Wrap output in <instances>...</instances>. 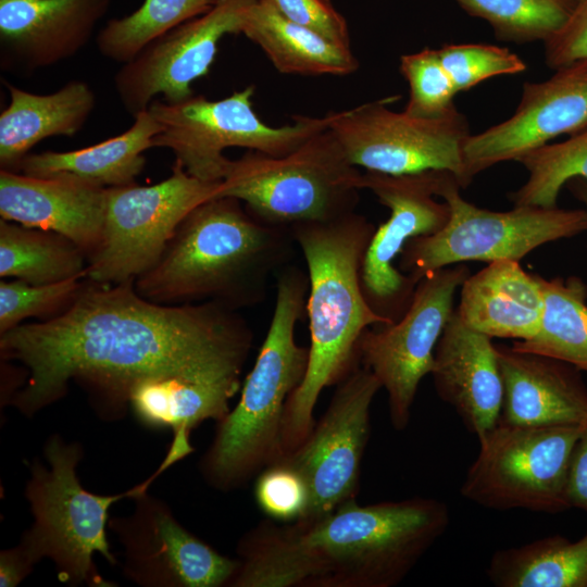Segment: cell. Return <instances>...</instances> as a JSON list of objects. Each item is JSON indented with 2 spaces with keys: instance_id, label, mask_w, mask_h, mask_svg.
Wrapping results in <instances>:
<instances>
[{
  "instance_id": "obj_39",
  "label": "cell",
  "mask_w": 587,
  "mask_h": 587,
  "mask_svg": "<svg viewBox=\"0 0 587 587\" xmlns=\"http://www.w3.org/2000/svg\"><path fill=\"white\" fill-rule=\"evenodd\" d=\"M544 47L545 63L554 71L587 60V0H576L564 24Z\"/></svg>"
},
{
  "instance_id": "obj_19",
  "label": "cell",
  "mask_w": 587,
  "mask_h": 587,
  "mask_svg": "<svg viewBox=\"0 0 587 587\" xmlns=\"http://www.w3.org/2000/svg\"><path fill=\"white\" fill-rule=\"evenodd\" d=\"M112 0H0L1 66L26 74L77 53Z\"/></svg>"
},
{
  "instance_id": "obj_22",
  "label": "cell",
  "mask_w": 587,
  "mask_h": 587,
  "mask_svg": "<svg viewBox=\"0 0 587 587\" xmlns=\"http://www.w3.org/2000/svg\"><path fill=\"white\" fill-rule=\"evenodd\" d=\"M503 379L499 422L525 426L587 425V386L575 366L497 346Z\"/></svg>"
},
{
  "instance_id": "obj_31",
  "label": "cell",
  "mask_w": 587,
  "mask_h": 587,
  "mask_svg": "<svg viewBox=\"0 0 587 587\" xmlns=\"http://www.w3.org/2000/svg\"><path fill=\"white\" fill-rule=\"evenodd\" d=\"M517 162L528 176L509 196L513 205L557 208L560 191L570 180H587V126L562 142L528 152Z\"/></svg>"
},
{
  "instance_id": "obj_42",
  "label": "cell",
  "mask_w": 587,
  "mask_h": 587,
  "mask_svg": "<svg viewBox=\"0 0 587 587\" xmlns=\"http://www.w3.org/2000/svg\"><path fill=\"white\" fill-rule=\"evenodd\" d=\"M566 186L575 196V198H577L583 203V209L587 213V180L583 178H574L570 180Z\"/></svg>"
},
{
  "instance_id": "obj_21",
  "label": "cell",
  "mask_w": 587,
  "mask_h": 587,
  "mask_svg": "<svg viewBox=\"0 0 587 587\" xmlns=\"http://www.w3.org/2000/svg\"><path fill=\"white\" fill-rule=\"evenodd\" d=\"M107 189L67 176L34 177L0 171L1 218L59 233L89 258L98 248Z\"/></svg>"
},
{
  "instance_id": "obj_13",
  "label": "cell",
  "mask_w": 587,
  "mask_h": 587,
  "mask_svg": "<svg viewBox=\"0 0 587 587\" xmlns=\"http://www.w3.org/2000/svg\"><path fill=\"white\" fill-rule=\"evenodd\" d=\"M469 276L463 264L425 274L405 313L394 323L367 328L359 341L360 364L385 389L396 430L409 425L420 383L433 370L436 346L454 311L455 292Z\"/></svg>"
},
{
  "instance_id": "obj_40",
  "label": "cell",
  "mask_w": 587,
  "mask_h": 587,
  "mask_svg": "<svg viewBox=\"0 0 587 587\" xmlns=\"http://www.w3.org/2000/svg\"><path fill=\"white\" fill-rule=\"evenodd\" d=\"M567 497L571 508L587 513V425L584 426L572 452Z\"/></svg>"
},
{
  "instance_id": "obj_11",
  "label": "cell",
  "mask_w": 587,
  "mask_h": 587,
  "mask_svg": "<svg viewBox=\"0 0 587 587\" xmlns=\"http://www.w3.org/2000/svg\"><path fill=\"white\" fill-rule=\"evenodd\" d=\"M221 182L196 178L175 163L155 185L108 188L101 240L88 258L86 277L118 284L149 272L187 214L217 197Z\"/></svg>"
},
{
  "instance_id": "obj_23",
  "label": "cell",
  "mask_w": 587,
  "mask_h": 587,
  "mask_svg": "<svg viewBox=\"0 0 587 587\" xmlns=\"http://www.w3.org/2000/svg\"><path fill=\"white\" fill-rule=\"evenodd\" d=\"M455 308L462 321L491 338L524 341L539 330L545 298L540 275L520 261L499 260L470 275Z\"/></svg>"
},
{
  "instance_id": "obj_25",
  "label": "cell",
  "mask_w": 587,
  "mask_h": 587,
  "mask_svg": "<svg viewBox=\"0 0 587 587\" xmlns=\"http://www.w3.org/2000/svg\"><path fill=\"white\" fill-rule=\"evenodd\" d=\"M160 130V124L147 109L115 137L78 150L28 153L18 170L28 176H67L104 188L130 185L143 170V153L153 148L152 140Z\"/></svg>"
},
{
  "instance_id": "obj_14",
  "label": "cell",
  "mask_w": 587,
  "mask_h": 587,
  "mask_svg": "<svg viewBox=\"0 0 587 587\" xmlns=\"http://www.w3.org/2000/svg\"><path fill=\"white\" fill-rule=\"evenodd\" d=\"M452 176L440 170L404 175L362 172L361 188L373 192L390 215L370 240L360 271L361 288L372 310L389 323L405 313L417 284L395 261L411 239L434 235L446 226L450 208L435 197Z\"/></svg>"
},
{
  "instance_id": "obj_4",
  "label": "cell",
  "mask_w": 587,
  "mask_h": 587,
  "mask_svg": "<svg viewBox=\"0 0 587 587\" xmlns=\"http://www.w3.org/2000/svg\"><path fill=\"white\" fill-rule=\"evenodd\" d=\"M309 276V363L301 385L289 397L283 425L284 455L312 430L322 391L360 365L359 341L375 325L390 324L366 302L360 280L362 261L375 226L352 212L327 222L289 227ZM283 455V457H284Z\"/></svg>"
},
{
  "instance_id": "obj_35",
  "label": "cell",
  "mask_w": 587,
  "mask_h": 587,
  "mask_svg": "<svg viewBox=\"0 0 587 587\" xmlns=\"http://www.w3.org/2000/svg\"><path fill=\"white\" fill-rule=\"evenodd\" d=\"M438 52L458 92L491 77L523 73L527 67L520 55L495 45L448 43Z\"/></svg>"
},
{
  "instance_id": "obj_20",
  "label": "cell",
  "mask_w": 587,
  "mask_h": 587,
  "mask_svg": "<svg viewBox=\"0 0 587 587\" xmlns=\"http://www.w3.org/2000/svg\"><path fill=\"white\" fill-rule=\"evenodd\" d=\"M430 375L440 399L477 439L498 424L503 379L497 346L467 326L455 309L436 346Z\"/></svg>"
},
{
  "instance_id": "obj_36",
  "label": "cell",
  "mask_w": 587,
  "mask_h": 587,
  "mask_svg": "<svg viewBox=\"0 0 587 587\" xmlns=\"http://www.w3.org/2000/svg\"><path fill=\"white\" fill-rule=\"evenodd\" d=\"M254 499L270 520L291 523L307 514L310 491L305 479L295 467L277 461L255 477Z\"/></svg>"
},
{
  "instance_id": "obj_9",
  "label": "cell",
  "mask_w": 587,
  "mask_h": 587,
  "mask_svg": "<svg viewBox=\"0 0 587 587\" xmlns=\"http://www.w3.org/2000/svg\"><path fill=\"white\" fill-rule=\"evenodd\" d=\"M453 176L439 191L450 218L438 233L411 239L400 254V271L419 282L425 274L465 261H521L536 248L587 232L584 209L514 205L498 212L479 208L460 193Z\"/></svg>"
},
{
  "instance_id": "obj_5",
  "label": "cell",
  "mask_w": 587,
  "mask_h": 587,
  "mask_svg": "<svg viewBox=\"0 0 587 587\" xmlns=\"http://www.w3.org/2000/svg\"><path fill=\"white\" fill-rule=\"evenodd\" d=\"M275 277V305L259 354L238 403L216 423L200 459L203 479L220 491L243 487L284 455L286 404L308 370L309 347L296 340L297 323L307 312L308 272L288 264Z\"/></svg>"
},
{
  "instance_id": "obj_24",
  "label": "cell",
  "mask_w": 587,
  "mask_h": 587,
  "mask_svg": "<svg viewBox=\"0 0 587 587\" xmlns=\"http://www.w3.org/2000/svg\"><path fill=\"white\" fill-rule=\"evenodd\" d=\"M4 83L10 104L0 114L1 170L16 172L29 150L45 138L76 135L95 108V93L83 80L68 82L49 95Z\"/></svg>"
},
{
  "instance_id": "obj_2",
  "label": "cell",
  "mask_w": 587,
  "mask_h": 587,
  "mask_svg": "<svg viewBox=\"0 0 587 587\" xmlns=\"http://www.w3.org/2000/svg\"><path fill=\"white\" fill-rule=\"evenodd\" d=\"M450 523L440 500L413 497L360 504L291 523L260 522L238 541L228 587H394Z\"/></svg>"
},
{
  "instance_id": "obj_33",
  "label": "cell",
  "mask_w": 587,
  "mask_h": 587,
  "mask_svg": "<svg viewBox=\"0 0 587 587\" xmlns=\"http://www.w3.org/2000/svg\"><path fill=\"white\" fill-rule=\"evenodd\" d=\"M399 71L410 89L405 113L440 118L458 110L453 102L458 91L441 63L438 49L426 47L401 55Z\"/></svg>"
},
{
  "instance_id": "obj_34",
  "label": "cell",
  "mask_w": 587,
  "mask_h": 587,
  "mask_svg": "<svg viewBox=\"0 0 587 587\" xmlns=\"http://www.w3.org/2000/svg\"><path fill=\"white\" fill-rule=\"evenodd\" d=\"M86 277L33 285L24 280L0 283V335L27 317L51 320L63 314L76 301Z\"/></svg>"
},
{
  "instance_id": "obj_12",
  "label": "cell",
  "mask_w": 587,
  "mask_h": 587,
  "mask_svg": "<svg viewBox=\"0 0 587 587\" xmlns=\"http://www.w3.org/2000/svg\"><path fill=\"white\" fill-rule=\"evenodd\" d=\"M396 99L332 111L329 128L350 162L364 171L390 175L448 171L466 188L472 183L463 157L471 135L467 118L458 110L440 118L396 112L388 107Z\"/></svg>"
},
{
  "instance_id": "obj_41",
  "label": "cell",
  "mask_w": 587,
  "mask_h": 587,
  "mask_svg": "<svg viewBox=\"0 0 587 587\" xmlns=\"http://www.w3.org/2000/svg\"><path fill=\"white\" fill-rule=\"evenodd\" d=\"M39 562L30 547L23 539L17 546L0 553V586L15 587L24 580Z\"/></svg>"
},
{
  "instance_id": "obj_8",
  "label": "cell",
  "mask_w": 587,
  "mask_h": 587,
  "mask_svg": "<svg viewBox=\"0 0 587 587\" xmlns=\"http://www.w3.org/2000/svg\"><path fill=\"white\" fill-rule=\"evenodd\" d=\"M253 86H247L220 100L196 95L174 103L153 100L148 110L161 126L153 148L170 149L175 163L189 175L221 182L229 162L225 149L238 147L282 157L330 126L333 112L298 115L284 126L267 125L253 110Z\"/></svg>"
},
{
  "instance_id": "obj_29",
  "label": "cell",
  "mask_w": 587,
  "mask_h": 587,
  "mask_svg": "<svg viewBox=\"0 0 587 587\" xmlns=\"http://www.w3.org/2000/svg\"><path fill=\"white\" fill-rule=\"evenodd\" d=\"M88 257L67 237L1 218L0 276L33 285L86 277Z\"/></svg>"
},
{
  "instance_id": "obj_16",
  "label": "cell",
  "mask_w": 587,
  "mask_h": 587,
  "mask_svg": "<svg viewBox=\"0 0 587 587\" xmlns=\"http://www.w3.org/2000/svg\"><path fill=\"white\" fill-rule=\"evenodd\" d=\"M130 499L133 512L113 516L108 524L123 548L122 569L128 579L142 587H228L238 559L218 553L187 530L147 489Z\"/></svg>"
},
{
  "instance_id": "obj_7",
  "label": "cell",
  "mask_w": 587,
  "mask_h": 587,
  "mask_svg": "<svg viewBox=\"0 0 587 587\" xmlns=\"http://www.w3.org/2000/svg\"><path fill=\"white\" fill-rule=\"evenodd\" d=\"M43 454L48 466L38 460L29 465L25 497L34 523L22 539L39 561L48 558L53 562L62 583L115 586L99 574L93 562L95 553H100L116 564L107 537L109 509L115 501L148 489L152 480L148 478L122 494L97 495L86 490L77 476L84 455L80 444L54 434L45 444Z\"/></svg>"
},
{
  "instance_id": "obj_1",
  "label": "cell",
  "mask_w": 587,
  "mask_h": 587,
  "mask_svg": "<svg viewBox=\"0 0 587 587\" xmlns=\"http://www.w3.org/2000/svg\"><path fill=\"white\" fill-rule=\"evenodd\" d=\"M134 282L86 277L63 314L1 334V359L21 363L27 376L9 403L32 417L64 397L71 380L113 414L148 380L241 389L253 332L238 310L213 301L159 304L141 297Z\"/></svg>"
},
{
  "instance_id": "obj_18",
  "label": "cell",
  "mask_w": 587,
  "mask_h": 587,
  "mask_svg": "<svg viewBox=\"0 0 587 587\" xmlns=\"http://www.w3.org/2000/svg\"><path fill=\"white\" fill-rule=\"evenodd\" d=\"M587 126V60L555 70L544 80L525 83L514 113L476 135L463 147L467 175L507 161H519L555 137Z\"/></svg>"
},
{
  "instance_id": "obj_27",
  "label": "cell",
  "mask_w": 587,
  "mask_h": 587,
  "mask_svg": "<svg viewBox=\"0 0 587 587\" xmlns=\"http://www.w3.org/2000/svg\"><path fill=\"white\" fill-rule=\"evenodd\" d=\"M243 34L283 74L346 76L359 62L351 51L285 17L268 0H257L248 10Z\"/></svg>"
},
{
  "instance_id": "obj_32",
  "label": "cell",
  "mask_w": 587,
  "mask_h": 587,
  "mask_svg": "<svg viewBox=\"0 0 587 587\" xmlns=\"http://www.w3.org/2000/svg\"><path fill=\"white\" fill-rule=\"evenodd\" d=\"M469 15L485 20L499 40H548L564 24L576 0H454Z\"/></svg>"
},
{
  "instance_id": "obj_3",
  "label": "cell",
  "mask_w": 587,
  "mask_h": 587,
  "mask_svg": "<svg viewBox=\"0 0 587 587\" xmlns=\"http://www.w3.org/2000/svg\"><path fill=\"white\" fill-rule=\"evenodd\" d=\"M297 245L290 228L254 217L233 197L211 198L180 222L158 264L134 286L165 305L213 301L234 310L262 303Z\"/></svg>"
},
{
  "instance_id": "obj_26",
  "label": "cell",
  "mask_w": 587,
  "mask_h": 587,
  "mask_svg": "<svg viewBox=\"0 0 587 587\" xmlns=\"http://www.w3.org/2000/svg\"><path fill=\"white\" fill-rule=\"evenodd\" d=\"M239 389L192 383L179 378L148 380L137 385L129 395L136 417L151 428H171L170 449L155 471L161 474L193 451L190 434L202 422H220L230 411L229 401Z\"/></svg>"
},
{
  "instance_id": "obj_30",
  "label": "cell",
  "mask_w": 587,
  "mask_h": 587,
  "mask_svg": "<svg viewBox=\"0 0 587 587\" xmlns=\"http://www.w3.org/2000/svg\"><path fill=\"white\" fill-rule=\"evenodd\" d=\"M545 310L538 333L514 341L516 350L564 361L587 374V288L577 277L540 276Z\"/></svg>"
},
{
  "instance_id": "obj_15",
  "label": "cell",
  "mask_w": 587,
  "mask_h": 587,
  "mask_svg": "<svg viewBox=\"0 0 587 587\" xmlns=\"http://www.w3.org/2000/svg\"><path fill=\"white\" fill-rule=\"evenodd\" d=\"M379 389L375 375L360 364L336 385L305 440L278 460L295 467L308 484L310 503L302 519L326 514L357 498L371 405Z\"/></svg>"
},
{
  "instance_id": "obj_28",
  "label": "cell",
  "mask_w": 587,
  "mask_h": 587,
  "mask_svg": "<svg viewBox=\"0 0 587 587\" xmlns=\"http://www.w3.org/2000/svg\"><path fill=\"white\" fill-rule=\"evenodd\" d=\"M498 587H587V534L553 535L496 551L486 571Z\"/></svg>"
},
{
  "instance_id": "obj_6",
  "label": "cell",
  "mask_w": 587,
  "mask_h": 587,
  "mask_svg": "<svg viewBox=\"0 0 587 587\" xmlns=\"http://www.w3.org/2000/svg\"><path fill=\"white\" fill-rule=\"evenodd\" d=\"M361 177L327 128L282 157L249 150L229 159L217 197L236 198L260 221L289 228L354 212Z\"/></svg>"
},
{
  "instance_id": "obj_38",
  "label": "cell",
  "mask_w": 587,
  "mask_h": 587,
  "mask_svg": "<svg viewBox=\"0 0 587 587\" xmlns=\"http://www.w3.org/2000/svg\"><path fill=\"white\" fill-rule=\"evenodd\" d=\"M285 17L328 40L350 46L349 27L330 0H268Z\"/></svg>"
},
{
  "instance_id": "obj_37",
  "label": "cell",
  "mask_w": 587,
  "mask_h": 587,
  "mask_svg": "<svg viewBox=\"0 0 587 587\" xmlns=\"http://www.w3.org/2000/svg\"><path fill=\"white\" fill-rule=\"evenodd\" d=\"M214 0H145L123 17L125 34L138 45H148L176 26L205 13Z\"/></svg>"
},
{
  "instance_id": "obj_10",
  "label": "cell",
  "mask_w": 587,
  "mask_h": 587,
  "mask_svg": "<svg viewBox=\"0 0 587 587\" xmlns=\"http://www.w3.org/2000/svg\"><path fill=\"white\" fill-rule=\"evenodd\" d=\"M584 426L498 422L478 439L479 452L461 485L466 500L494 510L555 514L571 509L567 478Z\"/></svg>"
},
{
  "instance_id": "obj_17",
  "label": "cell",
  "mask_w": 587,
  "mask_h": 587,
  "mask_svg": "<svg viewBox=\"0 0 587 587\" xmlns=\"http://www.w3.org/2000/svg\"><path fill=\"white\" fill-rule=\"evenodd\" d=\"M255 1L214 0L205 13L171 29L124 63L114 76L124 109L135 116L147 110L158 95L170 103L191 97V84L208 74L220 40L241 32Z\"/></svg>"
}]
</instances>
